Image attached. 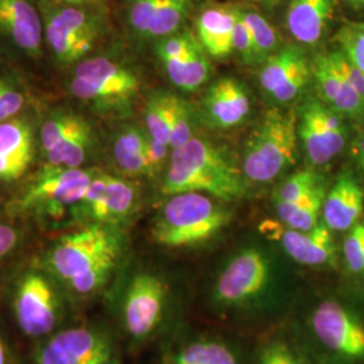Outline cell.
Segmentation results:
<instances>
[{"label": "cell", "mask_w": 364, "mask_h": 364, "mask_svg": "<svg viewBox=\"0 0 364 364\" xmlns=\"http://www.w3.org/2000/svg\"><path fill=\"white\" fill-rule=\"evenodd\" d=\"M0 364H6V348L0 338Z\"/></svg>", "instance_id": "bcb514c9"}, {"label": "cell", "mask_w": 364, "mask_h": 364, "mask_svg": "<svg viewBox=\"0 0 364 364\" xmlns=\"http://www.w3.org/2000/svg\"><path fill=\"white\" fill-rule=\"evenodd\" d=\"M13 309L25 335L49 336L61 317V297L50 273L30 270L23 274L15 285Z\"/></svg>", "instance_id": "5b68a950"}, {"label": "cell", "mask_w": 364, "mask_h": 364, "mask_svg": "<svg viewBox=\"0 0 364 364\" xmlns=\"http://www.w3.org/2000/svg\"><path fill=\"white\" fill-rule=\"evenodd\" d=\"M299 117L269 109L251 132L243 154V173L254 182H270L296 162Z\"/></svg>", "instance_id": "277c9868"}, {"label": "cell", "mask_w": 364, "mask_h": 364, "mask_svg": "<svg viewBox=\"0 0 364 364\" xmlns=\"http://www.w3.org/2000/svg\"><path fill=\"white\" fill-rule=\"evenodd\" d=\"M168 299L164 281L154 274L138 273L127 287L122 316L127 333L135 338L150 336L162 321Z\"/></svg>", "instance_id": "7c38bea8"}, {"label": "cell", "mask_w": 364, "mask_h": 364, "mask_svg": "<svg viewBox=\"0 0 364 364\" xmlns=\"http://www.w3.org/2000/svg\"><path fill=\"white\" fill-rule=\"evenodd\" d=\"M120 255L117 236L92 224L64 236L48 255L46 272L75 297H90L105 287Z\"/></svg>", "instance_id": "6da1fadb"}, {"label": "cell", "mask_w": 364, "mask_h": 364, "mask_svg": "<svg viewBox=\"0 0 364 364\" xmlns=\"http://www.w3.org/2000/svg\"><path fill=\"white\" fill-rule=\"evenodd\" d=\"M336 0H291L287 28L304 45L317 43L333 18Z\"/></svg>", "instance_id": "7402d4cb"}, {"label": "cell", "mask_w": 364, "mask_h": 364, "mask_svg": "<svg viewBox=\"0 0 364 364\" xmlns=\"http://www.w3.org/2000/svg\"><path fill=\"white\" fill-rule=\"evenodd\" d=\"M272 279L267 257L257 248L239 252L221 272L213 287L215 299L225 306H239L258 299Z\"/></svg>", "instance_id": "30bf717a"}, {"label": "cell", "mask_w": 364, "mask_h": 364, "mask_svg": "<svg viewBox=\"0 0 364 364\" xmlns=\"http://www.w3.org/2000/svg\"><path fill=\"white\" fill-rule=\"evenodd\" d=\"M297 131L308 159L316 166L329 164L346 146L343 117L318 99H309L302 107Z\"/></svg>", "instance_id": "8fae6325"}, {"label": "cell", "mask_w": 364, "mask_h": 364, "mask_svg": "<svg viewBox=\"0 0 364 364\" xmlns=\"http://www.w3.org/2000/svg\"><path fill=\"white\" fill-rule=\"evenodd\" d=\"M250 1H260V3H277L278 0H250Z\"/></svg>", "instance_id": "c3c4849f"}, {"label": "cell", "mask_w": 364, "mask_h": 364, "mask_svg": "<svg viewBox=\"0 0 364 364\" xmlns=\"http://www.w3.org/2000/svg\"><path fill=\"white\" fill-rule=\"evenodd\" d=\"M193 138L192 134V115L191 108L185 100L178 97L176 105V114L173 120V129L170 136V147L171 150L181 147L182 144L189 142Z\"/></svg>", "instance_id": "e575fe53"}, {"label": "cell", "mask_w": 364, "mask_h": 364, "mask_svg": "<svg viewBox=\"0 0 364 364\" xmlns=\"http://www.w3.org/2000/svg\"><path fill=\"white\" fill-rule=\"evenodd\" d=\"M332 232L333 231L323 221L309 231L289 228L281 236V243L287 255L299 264L311 267L333 264L336 248Z\"/></svg>", "instance_id": "44dd1931"}, {"label": "cell", "mask_w": 364, "mask_h": 364, "mask_svg": "<svg viewBox=\"0 0 364 364\" xmlns=\"http://www.w3.org/2000/svg\"><path fill=\"white\" fill-rule=\"evenodd\" d=\"M235 9L210 6L204 9L197 19V39L209 55L223 58L234 50Z\"/></svg>", "instance_id": "603a6c76"}, {"label": "cell", "mask_w": 364, "mask_h": 364, "mask_svg": "<svg viewBox=\"0 0 364 364\" xmlns=\"http://www.w3.org/2000/svg\"><path fill=\"white\" fill-rule=\"evenodd\" d=\"M323 185L320 174L312 170H301L284 182L275 195L277 203H290L312 193L316 188Z\"/></svg>", "instance_id": "1f68e13d"}, {"label": "cell", "mask_w": 364, "mask_h": 364, "mask_svg": "<svg viewBox=\"0 0 364 364\" xmlns=\"http://www.w3.org/2000/svg\"><path fill=\"white\" fill-rule=\"evenodd\" d=\"M311 69L323 103L341 117L364 122L363 97L338 73L326 53L318 54L313 60Z\"/></svg>", "instance_id": "2e32d148"}, {"label": "cell", "mask_w": 364, "mask_h": 364, "mask_svg": "<svg viewBox=\"0 0 364 364\" xmlns=\"http://www.w3.org/2000/svg\"><path fill=\"white\" fill-rule=\"evenodd\" d=\"M243 174L218 147L193 136L173 150L162 192L169 196L197 192L228 203L246 193Z\"/></svg>", "instance_id": "7a4b0ae2"}, {"label": "cell", "mask_w": 364, "mask_h": 364, "mask_svg": "<svg viewBox=\"0 0 364 364\" xmlns=\"http://www.w3.org/2000/svg\"><path fill=\"white\" fill-rule=\"evenodd\" d=\"M191 0H156L147 37H169L189 13Z\"/></svg>", "instance_id": "83f0119b"}, {"label": "cell", "mask_w": 364, "mask_h": 364, "mask_svg": "<svg viewBox=\"0 0 364 364\" xmlns=\"http://www.w3.org/2000/svg\"><path fill=\"white\" fill-rule=\"evenodd\" d=\"M61 1L70 3V4H81V3H85V1H90V0H61Z\"/></svg>", "instance_id": "7dc6e473"}, {"label": "cell", "mask_w": 364, "mask_h": 364, "mask_svg": "<svg viewBox=\"0 0 364 364\" xmlns=\"http://www.w3.org/2000/svg\"><path fill=\"white\" fill-rule=\"evenodd\" d=\"M209 124L215 129H232L248 117L251 103L240 82L231 77L216 81L203 102Z\"/></svg>", "instance_id": "ac0fdd59"}, {"label": "cell", "mask_w": 364, "mask_h": 364, "mask_svg": "<svg viewBox=\"0 0 364 364\" xmlns=\"http://www.w3.org/2000/svg\"><path fill=\"white\" fill-rule=\"evenodd\" d=\"M364 212V189L351 170H344L326 192L323 219L333 232L348 231Z\"/></svg>", "instance_id": "e0dca14e"}, {"label": "cell", "mask_w": 364, "mask_h": 364, "mask_svg": "<svg viewBox=\"0 0 364 364\" xmlns=\"http://www.w3.org/2000/svg\"><path fill=\"white\" fill-rule=\"evenodd\" d=\"M355 156H356L359 168L364 173V135L360 136V139L358 141V144L355 146Z\"/></svg>", "instance_id": "ee69618b"}, {"label": "cell", "mask_w": 364, "mask_h": 364, "mask_svg": "<svg viewBox=\"0 0 364 364\" xmlns=\"http://www.w3.org/2000/svg\"><path fill=\"white\" fill-rule=\"evenodd\" d=\"M46 39L54 55L61 63L70 64L91 52L96 26L84 11L64 7L48 16Z\"/></svg>", "instance_id": "4fadbf2b"}, {"label": "cell", "mask_w": 364, "mask_h": 364, "mask_svg": "<svg viewBox=\"0 0 364 364\" xmlns=\"http://www.w3.org/2000/svg\"><path fill=\"white\" fill-rule=\"evenodd\" d=\"M0 31L28 55H38L42 25L28 0H0Z\"/></svg>", "instance_id": "ffe728a7"}, {"label": "cell", "mask_w": 364, "mask_h": 364, "mask_svg": "<svg viewBox=\"0 0 364 364\" xmlns=\"http://www.w3.org/2000/svg\"><path fill=\"white\" fill-rule=\"evenodd\" d=\"M258 364H301V362L287 344L272 343L260 352Z\"/></svg>", "instance_id": "60d3db41"}, {"label": "cell", "mask_w": 364, "mask_h": 364, "mask_svg": "<svg viewBox=\"0 0 364 364\" xmlns=\"http://www.w3.org/2000/svg\"><path fill=\"white\" fill-rule=\"evenodd\" d=\"M92 180L93 176L87 170L48 168L16 201V208L50 218L60 216L66 209L77 207Z\"/></svg>", "instance_id": "8992f818"}, {"label": "cell", "mask_w": 364, "mask_h": 364, "mask_svg": "<svg viewBox=\"0 0 364 364\" xmlns=\"http://www.w3.org/2000/svg\"><path fill=\"white\" fill-rule=\"evenodd\" d=\"M156 1V0H131L129 13L130 23L139 36L147 37Z\"/></svg>", "instance_id": "ab89813d"}, {"label": "cell", "mask_w": 364, "mask_h": 364, "mask_svg": "<svg viewBox=\"0 0 364 364\" xmlns=\"http://www.w3.org/2000/svg\"><path fill=\"white\" fill-rule=\"evenodd\" d=\"M313 332L326 350L347 362L364 360V320L336 299L323 301L311 318Z\"/></svg>", "instance_id": "9c48e42d"}, {"label": "cell", "mask_w": 364, "mask_h": 364, "mask_svg": "<svg viewBox=\"0 0 364 364\" xmlns=\"http://www.w3.org/2000/svg\"><path fill=\"white\" fill-rule=\"evenodd\" d=\"M343 254L351 273H364V221L356 223L348 230L343 243Z\"/></svg>", "instance_id": "836d02e7"}, {"label": "cell", "mask_w": 364, "mask_h": 364, "mask_svg": "<svg viewBox=\"0 0 364 364\" xmlns=\"http://www.w3.org/2000/svg\"><path fill=\"white\" fill-rule=\"evenodd\" d=\"M237 13L250 30L258 61H264L269 55L277 52L279 45V38L275 28L258 13L240 10H237Z\"/></svg>", "instance_id": "f1b7e54d"}, {"label": "cell", "mask_w": 364, "mask_h": 364, "mask_svg": "<svg viewBox=\"0 0 364 364\" xmlns=\"http://www.w3.org/2000/svg\"><path fill=\"white\" fill-rule=\"evenodd\" d=\"M235 15H236V18H235L234 34H232L234 50L240 53V55L247 63L258 61L254 41H252V37L250 34L247 25L245 23V21L240 18V15L237 13V9H235Z\"/></svg>", "instance_id": "74e56055"}, {"label": "cell", "mask_w": 364, "mask_h": 364, "mask_svg": "<svg viewBox=\"0 0 364 364\" xmlns=\"http://www.w3.org/2000/svg\"><path fill=\"white\" fill-rule=\"evenodd\" d=\"M37 364H120L112 341L90 326L54 333L36 352Z\"/></svg>", "instance_id": "ba28073f"}, {"label": "cell", "mask_w": 364, "mask_h": 364, "mask_svg": "<svg viewBox=\"0 0 364 364\" xmlns=\"http://www.w3.org/2000/svg\"><path fill=\"white\" fill-rule=\"evenodd\" d=\"M136 201V189L131 182L112 176L93 177L90 188L76 208L97 224L122 220L129 216Z\"/></svg>", "instance_id": "9a60e30c"}, {"label": "cell", "mask_w": 364, "mask_h": 364, "mask_svg": "<svg viewBox=\"0 0 364 364\" xmlns=\"http://www.w3.org/2000/svg\"><path fill=\"white\" fill-rule=\"evenodd\" d=\"M344 3L356 11L364 10V0H344Z\"/></svg>", "instance_id": "f6af8a7d"}, {"label": "cell", "mask_w": 364, "mask_h": 364, "mask_svg": "<svg viewBox=\"0 0 364 364\" xmlns=\"http://www.w3.org/2000/svg\"><path fill=\"white\" fill-rule=\"evenodd\" d=\"M147 138L144 134L136 129H127L123 131L117 136L115 147H114V156H131V154H139L144 153Z\"/></svg>", "instance_id": "f35d334b"}, {"label": "cell", "mask_w": 364, "mask_h": 364, "mask_svg": "<svg viewBox=\"0 0 364 364\" xmlns=\"http://www.w3.org/2000/svg\"><path fill=\"white\" fill-rule=\"evenodd\" d=\"M338 48L364 76V21L346 22L336 33Z\"/></svg>", "instance_id": "4dcf8cb0"}, {"label": "cell", "mask_w": 364, "mask_h": 364, "mask_svg": "<svg viewBox=\"0 0 364 364\" xmlns=\"http://www.w3.org/2000/svg\"><path fill=\"white\" fill-rule=\"evenodd\" d=\"M331 63L338 70V73L348 81L355 91L358 92L364 99V76L363 73L352 64L350 58L340 49L326 52Z\"/></svg>", "instance_id": "8d00e7d4"}, {"label": "cell", "mask_w": 364, "mask_h": 364, "mask_svg": "<svg viewBox=\"0 0 364 364\" xmlns=\"http://www.w3.org/2000/svg\"><path fill=\"white\" fill-rule=\"evenodd\" d=\"M171 82L183 91H195L204 85L210 76V63L200 42L176 57L162 60Z\"/></svg>", "instance_id": "cb8c5ba5"}, {"label": "cell", "mask_w": 364, "mask_h": 364, "mask_svg": "<svg viewBox=\"0 0 364 364\" xmlns=\"http://www.w3.org/2000/svg\"><path fill=\"white\" fill-rule=\"evenodd\" d=\"M91 129L84 123L80 129L68 135L50 151L45 153L49 169H78L87 158L91 146Z\"/></svg>", "instance_id": "d4e9b609"}, {"label": "cell", "mask_w": 364, "mask_h": 364, "mask_svg": "<svg viewBox=\"0 0 364 364\" xmlns=\"http://www.w3.org/2000/svg\"><path fill=\"white\" fill-rule=\"evenodd\" d=\"M232 220V212L216 198L186 192L171 196L156 219L153 236L165 247H193L221 232Z\"/></svg>", "instance_id": "3957f363"}, {"label": "cell", "mask_w": 364, "mask_h": 364, "mask_svg": "<svg viewBox=\"0 0 364 364\" xmlns=\"http://www.w3.org/2000/svg\"><path fill=\"white\" fill-rule=\"evenodd\" d=\"M144 154H146L147 164H149V174H154L161 169L162 164L165 162L166 156L169 154V146L159 144L149 136Z\"/></svg>", "instance_id": "7bdbcfd3"}, {"label": "cell", "mask_w": 364, "mask_h": 364, "mask_svg": "<svg viewBox=\"0 0 364 364\" xmlns=\"http://www.w3.org/2000/svg\"><path fill=\"white\" fill-rule=\"evenodd\" d=\"M33 132L25 120L0 123V182L21 178L33 161Z\"/></svg>", "instance_id": "d6986e66"}, {"label": "cell", "mask_w": 364, "mask_h": 364, "mask_svg": "<svg viewBox=\"0 0 364 364\" xmlns=\"http://www.w3.org/2000/svg\"><path fill=\"white\" fill-rule=\"evenodd\" d=\"M177 100L178 96L176 95L161 93L154 96L147 105L144 120L149 136L159 144H170Z\"/></svg>", "instance_id": "484cf974"}, {"label": "cell", "mask_w": 364, "mask_h": 364, "mask_svg": "<svg viewBox=\"0 0 364 364\" xmlns=\"http://www.w3.org/2000/svg\"><path fill=\"white\" fill-rule=\"evenodd\" d=\"M326 197V188L323 185L312 198L299 209L289 220L285 223L289 228L297 230V231H309L314 228L318 221L320 215L323 213V207Z\"/></svg>", "instance_id": "d6a6232c"}, {"label": "cell", "mask_w": 364, "mask_h": 364, "mask_svg": "<svg viewBox=\"0 0 364 364\" xmlns=\"http://www.w3.org/2000/svg\"><path fill=\"white\" fill-rule=\"evenodd\" d=\"M312 75L304 52L287 46L269 55L260 70V85L277 102L287 103L297 99Z\"/></svg>", "instance_id": "5bb4252c"}, {"label": "cell", "mask_w": 364, "mask_h": 364, "mask_svg": "<svg viewBox=\"0 0 364 364\" xmlns=\"http://www.w3.org/2000/svg\"><path fill=\"white\" fill-rule=\"evenodd\" d=\"M139 91V80L124 66L96 57L81 63L70 81V92L84 102L100 107L119 105Z\"/></svg>", "instance_id": "52a82bcc"}, {"label": "cell", "mask_w": 364, "mask_h": 364, "mask_svg": "<svg viewBox=\"0 0 364 364\" xmlns=\"http://www.w3.org/2000/svg\"><path fill=\"white\" fill-rule=\"evenodd\" d=\"M25 105V96L10 81L0 78V123L7 122L21 112Z\"/></svg>", "instance_id": "d590c367"}, {"label": "cell", "mask_w": 364, "mask_h": 364, "mask_svg": "<svg viewBox=\"0 0 364 364\" xmlns=\"http://www.w3.org/2000/svg\"><path fill=\"white\" fill-rule=\"evenodd\" d=\"M84 123H87L82 117L72 114H54L49 117L41 131V144L43 153L50 151L61 141H64L68 135L80 129Z\"/></svg>", "instance_id": "f546056e"}, {"label": "cell", "mask_w": 364, "mask_h": 364, "mask_svg": "<svg viewBox=\"0 0 364 364\" xmlns=\"http://www.w3.org/2000/svg\"><path fill=\"white\" fill-rule=\"evenodd\" d=\"M21 234L10 223L0 221V264L7 259L19 245Z\"/></svg>", "instance_id": "b9f144b4"}, {"label": "cell", "mask_w": 364, "mask_h": 364, "mask_svg": "<svg viewBox=\"0 0 364 364\" xmlns=\"http://www.w3.org/2000/svg\"><path fill=\"white\" fill-rule=\"evenodd\" d=\"M170 364H239L234 352L213 340L195 341L177 352Z\"/></svg>", "instance_id": "4316f807"}]
</instances>
